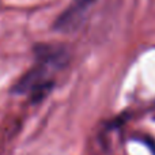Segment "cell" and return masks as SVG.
<instances>
[{"label":"cell","mask_w":155,"mask_h":155,"mask_svg":"<svg viewBox=\"0 0 155 155\" xmlns=\"http://www.w3.org/2000/svg\"><path fill=\"white\" fill-rule=\"evenodd\" d=\"M37 64L31 67L12 87L14 94L29 95L33 101L42 99L53 88L52 71L64 67L67 52L57 45H38L35 48Z\"/></svg>","instance_id":"6da1fadb"},{"label":"cell","mask_w":155,"mask_h":155,"mask_svg":"<svg viewBox=\"0 0 155 155\" xmlns=\"http://www.w3.org/2000/svg\"><path fill=\"white\" fill-rule=\"evenodd\" d=\"M95 2L97 0H72L56 19L54 29L60 33H72L83 23L88 10Z\"/></svg>","instance_id":"7a4b0ae2"}]
</instances>
